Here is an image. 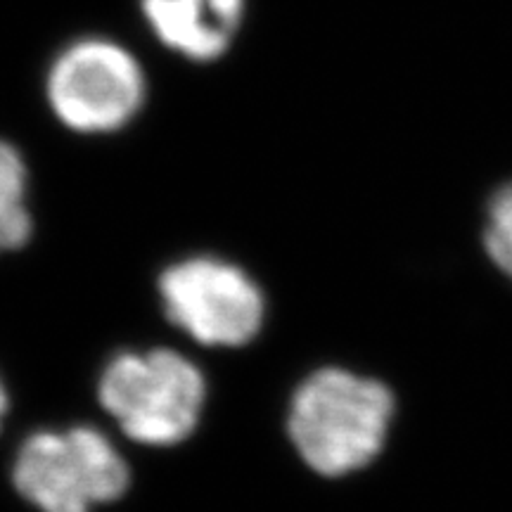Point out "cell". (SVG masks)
I'll use <instances>...</instances> for the list:
<instances>
[{"label":"cell","instance_id":"obj_9","mask_svg":"<svg viewBox=\"0 0 512 512\" xmlns=\"http://www.w3.org/2000/svg\"><path fill=\"white\" fill-rule=\"evenodd\" d=\"M5 406H8V399H5V392H3V387H0V420H3Z\"/></svg>","mask_w":512,"mask_h":512},{"label":"cell","instance_id":"obj_8","mask_svg":"<svg viewBox=\"0 0 512 512\" xmlns=\"http://www.w3.org/2000/svg\"><path fill=\"white\" fill-rule=\"evenodd\" d=\"M484 247L491 261L512 278V181L498 188L486 209Z\"/></svg>","mask_w":512,"mask_h":512},{"label":"cell","instance_id":"obj_4","mask_svg":"<svg viewBox=\"0 0 512 512\" xmlns=\"http://www.w3.org/2000/svg\"><path fill=\"white\" fill-rule=\"evenodd\" d=\"M46 93L57 119L72 131L112 133L138 114L145 74L126 48L105 38H81L55 57Z\"/></svg>","mask_w":512,"mask_h":512},{"label":"cell","instance_id":"obj_2","mask_svg":"<svg viewBox=\"0 0 512 512\" xmlns=\"http://www.w3.org/2000/svg\"><path fill=\"white\" fill-rule=\"evenodd\" d=\"M100 401L131 439L171 446L190 437L200 420L204 377L176 351L124 354L102 375Z\"/></svg>","mask_w":512,"mask_h":512},{"label":"cell","instance_id":"obj_3","mask_svg":"<svg viewBox=\"0 0 512 512\" xmlns=\"http://www.w3.org/2000/svg\"><path fill=\"white\" fill-rule=\"evenodd\" d=\"M15 486L43 512H91L124 494L128 467L91 427L38 432L19 451Z\"/></svg>","mask_w":512,"mask_h":512},{"label":"cell","instance_id":"obj_7","mask_svg":"<svg viewBox=\"0 0 512 512\" xmlns=\"http://www.w3.org/2000/svg\"><path fill=\"white\" fill-rule=\"evenodd\" d=\"M27 190V166L17 147L0 140V252L27 245L31 219L22 197Z\"/></svg>","mask_w":512,"mask_h":512},{"label":"cell","instance_id":"obj_1","mask_svg":"<svg viewBox=\"0 0 512 512\" xmlns=\"http://www.w3.org/2000/svg\"><path fill=\"white\" fill-rule=\"evenodd\" d=\"M392 418L394 394L382 382L325 368L294 394L290 437L318 475L342 477L382 451Z\"/></svg>","mask_w":512,"mask_h":512},{"label":"cell","instance_id":"obj_6","mask_svg":"<svg viewBox=\"0 0 512 512\" xmlns=\"http://www.w3.org/2000/svg\"><path fill=\"white\" fill-rule=\"evenodd\" d=\"M159 41L190 60L226 53L245 15V0H140Z\"/></svg>","mask_w":512,"mask_h":512},{"label":"cell","instance_id":"obj_5","mask_svg":"<svg viewBox=\"0 0 512 512\" xmlns=\"http://www.w3.org/2000/svg\"><path fill=\"white\" fill-rule=\"evenodd\" d=\"M166 316L209 347L247 344L264 323L259 287L226 261L190 259L159 280Z\"/></svg>","mask_w":512,"mask_h":512}]
</instances>
